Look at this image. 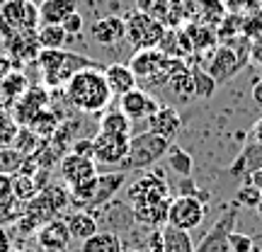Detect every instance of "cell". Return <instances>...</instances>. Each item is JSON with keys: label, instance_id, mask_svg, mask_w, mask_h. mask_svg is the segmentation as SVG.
Listing matches in <instances>:
<instances>
[{"label": "cell", "instance_id": "obj_43", "mask_svg": "<svg viewBox=\"0 0 262 252\" xmlns=\"http://www.w3.org/2000/svg\"><path fill=\"white\" fill-rule=\"evenodd\" d=\"M228 12H238V15H248V12H253V10L262 8L260 0H224Z\"/></svg>", "mask_w": 262, "mask_h": 252}, {"label": "cell", "instance_id": "obj_18", "mask_svg": "<svg viewBox=\"0 0 262 252\" xmlns=\"http://www.w3.org/2000/svg\"><path fill=\"white\" fill-rule=\"evenodd\" d=\"M3 41H5V49H8V56L12 61V65L37 61L39 51H41L37 41V32H22V34H15V37L3 39Z\"/></svg>", "mask_w": 262, "mask_h": 252}, {"label": "cell", "instance_id": "obj_26", "mask_svg": "<svg viewBox=\"0 0 262 252\" xmlns=\"http://www.w3.org/2000/svg\"><path fill=\"white\" fill-rule=\"evenodd\" d=\"M160 240H163V252H194L192 233L170 223L160 228Z\"/></svg>", "mask_w": 262, "mask_h": 252}, {"label": "cell", "instance_id": "obj_50", "mask_svg": "<svg viewBox=\"0 0 262 252\" xmlns=\"http://www.w3.org/2000/svg\"><path fill=\"white\" fill-rule=\"evenodd\" d=\"M0 252H12V240L5 228H0Z\"/></svg>", "mask_w": 262, "mask_h": 252}, {"label": "cell", "instance_id": "obj_3", "mask_svg": "<svg viewBox=\"0 0 262 252\" xmlns=\"http://www.w3.org/2000/svg\"><path fill=\"white\" fill-rule=\"evenodd\" d=\"M131 73L136 75V83L143 80L146 85H168V80L182 68H187L185 58H170L160 54L158 49H143L131 56Z\"/></svg>", "mask_w": 262, "mask_h": 252}, {"label": "cell", "instance_id": "obj_5", "mask_svg": "<svg viewBox=\"0 0 262 252\" xmlns=\"http://www.w3.org/2000/svg\"><path fill=\"white\" fill-rule=\"evenodd\" d=\"M39 29V8L32 0H3L0 3V37L10 39L22 32Z\"/></svg>", "mask_w": 262, "mask_h": 252}, {"label": "cell", "instance_id": "obj_4", "mask_svg": "<svg viewBox=\"0 0 262 252\" xmlns=\"http://www.w3.org/2000/svg\"><path fill=\"white\" fill-rule=\"evenodd\" d=\"M170 141L160 139L150 131H143V133H136V136H129V150H126V158L122 163V172L126 170H146L150 165H156L158 160L165 158L168 153Z\"/></svg>", "mask_w": 262, "mask_h": 252}, {"label": "cell", "instance_id": "obj_52", "mask_svg": "<svg viewBox=\"0 0 262 252\" xmlns=\"http://www.w3.org/2000/svg\"><path fill=\"white\" fill-rule=\"evenodd\" d=\"M250 185H253V187H257L262 192V168L255 170V172H250Z\"/></svg>", "mask_w": 262, "mask_h": 252}, {"label": "cell", "instance_id": "obj_32", "mask_svg": "<svg viewBox=\"0 0 262 252\" xmlns=\"http://www.w3.org/2000/svg\"><path fill=\"white\" fill-rule=\"evenodd\" d=\"M63 122L56 112H51V109H44V112H39L32 122H29V129L37 133L41 141H49L54 136V131L58 129V124Z\"/></svg>", "mask_w": 262, "mask_h": 252}, {"label": "cell", "instance_id": "obj_12", "mask_svg": "<svg viewBox=\"0 0 262 252\" xmlns=\"http://www.w3.org/2000/svg\"><path fill=\"white\" fill-rule=\"evenodd\" d=\"M182 12H185V22L216 29L228 15V8L224 0H185Z\"/></svg>", "mask_w": 262, "mask_h": 252}, {"label": "cell", "instance_id": "obj_49", "mask_svg": "<svg viewBox=\"0 0 262 252\" xmlns=\"http://www.w3.org/2000/svg\"><path fill=\"white\" fill-rule=\"evenodd\" d=\"M12 68H15V65H12L10 56H8V54H3V51H0V80H3V78H5V75H8L10 71H12Z\"/></svg>", "mask_w": 262, "mask_h": 252}, {"label": "cell", "instance_id": "obj_31", "mask_svg": "<svg viewBox=\"0 0 262 252\" xmlns=\"http://www.w3.org/2000/svg\"><path fill=\"white\" fill-rule=\"evenodd\" d=\"M100 131L104 133H122L131 136V119L122 109H104L100 117Z\"/></svg>", "mask_w": 262, "mask_h": 252}, {"label": "cell", "instance_id": "obj_45", "mask_svg": "<svg viewBox=\"0 0 262 252\" xmlns=\"http://www.w3.org/2000/svg\"><path fill=\"white\" fill-rule=\"evenodd\" d=\"M71 153L83 155V158H93V139H85V136L75 139L73 146H71Z\"/></svg>", "mask_w": 262, "mask_h": 252}, {"label": "cell", "instance_id": "obj_39", "mask_svg": "<svg viewBox=\"0 0 262 252\" xmlns=\"http://www.w3.org/2000/svg\"><path fill=\"white\" fill-rule=\"evenodd\" d=\"M17 122L12 119V114L10 109H3L0 107V148H10L12 146V141L17 136Z\"/></svg>", "mask_w": 262, "mask_h": 252}, {"label": "cell", "instance_id": "obj_48", "mask_svg": "<svg viewBox=\"0 0 262 252\" xmlns=\"http://www.w3.org/2000/svg\"><path fill=\"white\" fill-rule=\"evenodd\" d=\"M250 58H253L255 63L262 65V37H257V39L250 41Z\"/></svg>", "mask_w": 262, "mask_h": 252}, {"label": "cell", "instance_id": "obj_8", "mask_svg": "<svg viewBox=\"0 0 262 252\" xmlns=\"http://www.w3.org/2000/svg\"><path fill=\"white\" fill-rule=\"evenodd\" d=\"M126 150H129V136H122V133H104V131H100L93 139L95 165L122 168L124 158H126Z\"/></svg>", "mask_w": 262, "mask_h": 252}, {"label": "cell", "instance_id": "obj_53", "mask_svg": "<svg viewBox=\"0 0 262 252\" xmlns=\"http://www.w3.org/2000/svg\"><path fill=\"white\" fill-rule=\"evenodd\" d=\"M250 136H253L255 141H262V119L253 126V131H250Z\"/></svg>", "mask_w": 262, "mask_h": 252}, {"label": "cell", "instance_id": "obj_25", "mask_svg": "<svg viewBox=\"0 0 262 252\" xmlns=\"http://www.w3.org/2000/svg\"><path fill=\"white\" fill-rule=\"evenodd\" d=\"M102 73H104L107 85H110V93L117 95V97H122L124 93H129V90L136 87V75L131 73L129 65L112 63V65H107V68H102Z\"/></svg>", "mask_w": 262, "mask_h": 252}, {"label": "cell", "instance_id": "obj_47", "mask_svg": "<svg viewBox=\"0 0 262 252\" xmlns=\"http://www.w3.org/2000/svg\"><path fill=\"white\" fill-rule=\"evenodd\" d=\"M146 252H163V240H160V228H158V231H150L148 247H146Z\"/></svg>", "mask_w": 262, "mask_h": 252}, {"label": "cell", "instance_id": "obj_23", "mask_svg": "<svg viewBox=\"0 0 262 252\" xmlns=\"http://www.w3.org/2000/svg\"><path fill=\"white\" fill-rule=\"evenodd\" d=\"M168 209H170V199H163V201H156V204L131 209V216H134L136 223L148 225L153 231H158V228H163V225L168 223Z\"/></svg>", "mask_w": 262, "mask_h": 252}, {"label": "cell", "instance_id": "obj_14", "mask_svg": "<svg viewBox=\"0 0 262 252\" xmlns=\"http://www.w3.org/2000/svg\"><path fill=\"white\" fill-rule=\"evenodd\" d=\"M160 102L148 95L146 90H141V87H134L129 93H124L119 97V109H122L129 119H148L150 114L158 112Z\"/></svg>", "mask_w": 262, "mask_h": 252}, {"label": "cell", "instance_id": "obj_33", "mask_svg": "<svg viewBox=\"0 0 262 252\" xmlns=\"http://www.w3.org/2000/svg\"><path fill=\"white\" fill-rule=\"evenodd\" d=\"M37 41L41 49H63L68 41V34L61 25H39Z\"/></svg>", "mask_w": 262, "mask_h": 252}, {"label": "cell", "instance_id": "obj_34", "mask_svg": "<svg viewBox=\"0 0 262 252\" xmlns=\"http://www.w3.org/2000/svg\"><path fill=\"white\" fill-rule=\"evenodd\" d=\"M170 90L175 93V97H180L182 102H189L194 100V80H192V71H189V63L187 68H182L180 73H175L172 78L168 80Z\"/></svg>", "mask_w": 262, "mask_h": 252}, {"label": "cell", "instance_id": "obj_59", "mask_svg": "<svg viewBox=\"0 0 262 252\" xmlns=\"http://www.w3.org/2000/svg\"><path fill=\"white\" fill-rule=\"evenodd\" d=\"M3 109H5V107H3Z\"/></svg>", "mask_w": 262, "mask_h": 252}, {"label": "cell", "instance_id": "obj_1", "mask_svg": "<svg viewBox=\"0 0 262 252\" xmlns=\"http://www.w3.org/2000/svg\"><path fill=\"white\" fill-rule=\"evenodd\" d=\"M66 100L71 107H75L83 114H100L104 112L114 95L110 93V85L104 80L102 65L83 68L63 85Z\"/></svg>", "mask_w": 262, "mask_h": 252}, {"label": "cell", "instance_id": "obj_6", "mask_svg": "<svg viewBox=\"0 0 262 252\" xmlns=\"http://www.w3.org/2000/svg\"><path fill=\"white\" fill-rule=\"evenodd\" d=\"M124 27H126V37L131 44L136 47V51H143V49H158L160 39L165 34V25L158 22L156 17H150L146 12H139L134 10L124 17Z\"/></svg>", "mask_w": 262, "mask_h": 252}, {"label": "cell", "instance_id": "obj_44", "mask_svg": "<svg viewBox=\"0 0 262 252\" xmlns=\"http://www.w3.org/2000/svg\"><path fill=\"white\" fill-rule=\"evenodd\" d=\"M83 25H85V19L80 12H73V15H68V17L63 19V25L61 27L66 29V34L71 37V34H80L83 32Z\"/></svg>", "mask_w": 262, "mask_h": 252}, {"label": "cell", "instance_id": "obj_17", "mask_svg": "<svg viewBox=\"0 0 262 252\" xmlns=\"http://www.w3.org/2000/svg\"><path fill=\"white\" fill-rule=\"evenodd\" d=\"M146 122H148L150 133H156V136H160V139H165V141H172L180 133V129H182L180 112L175 107H168V104H160L158 112L150 114Z\"/></svg>", "mask_w": 262, "mask_h": 252}, {"label": "cell", "instance_id": "obj_41", "mask_svg": "<svg viewBox=\"0 0 262 252\" xmlns=\"http://www.w3.org/2000/svg\"><path fill=\"white\" fill-rule=\"evenodd\" d=\"M260 201H262V192L257 187H253L250 182H245L243 187L238 189V194H235V204L238 206H250V209H257Z\"/></svg>", "mask_w": 262, "mask_h": 252}, {"label": "cell", "instance_id": "obj_2", "mask_svg": "<svg viewBox=\"0 0 262 252\" xmlns=\"http://www.w3.org/2000/svg\"><path fill=\"white\" fill-rule=\"evenodd\" d=\"M37 65L41 71V83L49 90H56L63 87L78 71L83 68H95V61L73 51H66V49H41L37 56Z\"/></svg>", "mask_w": 262, "mask_h": 252}, {"label": "cell", "instance_id": "obj_20", "mask_svg": "<svg viewBox=\"0 0 262 252\" xmlns=\"http://www.w3.org/2000/svg\"><path fill=\"white\" fill-rule=\"evenodd\" d=\"M126 37V27H124V17H117V15H110V17H102L93 22L90 27V39L102 44V47H112L117 41H122Z\"/></svg>", "mask_w": 262, "mask_h": 252}, {"label": "cell", "instance_id": "obj_13", "mask_svg": "<svg viewBox=\"0 0 262 252\" xmlns=\"http://www.w3.org/2000/svg\"><path fill=\"white\" fill-rule=\"evenodd\" d=\"M235 221H238V204L233 201V206L226 211L219 221L214 223V228L202 238V243L194 247V252H228V235L235 231Z\"/></svg>", "mask_w": 262, "mask_h": 252}, {"label": "cell", "instance_id": "obj_15", "mask_svg": "<svg viewBox=\"0 0 262 252\" xmlns=\"http://www.w3.org/2000/svg\"><path fill=\"white\" fill-rule=\"evenodd\" d=\"M37 243L44 252H66L71 245V233L63 218H51L37 231Z\"/></svg>", "mask_w": 262, "mask_h": 252}, {"label": "cell", "instance_id": "obj_46", "mask_svg": "<svg viewBox=\"0 0 262 252\" xmlns=\"http://www.w3.org/2000/svg\"><path fill=\"white\" fill-rule=\"evenodd\" d=\"M12 196V177L10 175H0V201Z\"/></svg>", "mask_w": 262, "mask_h": 252}, {"label": "cell", "instance_id": "obj_55", "mask_svg": "<svg viewBox=\"0 0 262 252\" xmlns=\"http://www.w3.org/2000/svg\"><path fill=\"white\" fill-rule=\"evenodd\" d=\"M257 211H260V216H262V201H260V204H257Z\"/></svg>", "mask_w": 262, "mask_h": 252}, {"label": "cell", "instance_id": "obj_40", "mask_svg": "<svg viewBox=\"0 0 262 252\" xmlns=\"http://www.w3.org/2000/svg\"><path fill=\"white\" fill-rule=\"evenodd\" d=\"M22 209H25V204L17 201L15 196L3 199L0 201V228H5L8 223H17V218L22 216Z\"/></svg>", "mask_w": 262, "mask_h": 252}, {"label": "cell", "instance_id": "obj_36", "mask_svg": "<svg viewBox=\"0 0 262 252\" xmlns=\"http://www.w3.org/2000/svg\"><path fill=\"white\" fill-rule=\"evenodd\" d=\"M192 71V80H194V97H199V100H209V97H214L216 93V80L211 78V75L206 73V68H199V65H194V68H189Z\"/></svg>", "mask_w": 262, "mask_h": 252}, {"label": "cell", "instance_id": "obj_9", "mask_svg": "<svg viewBox=\"0 0 262 252\" xmlns=\"http://www.w3.org/2000/svg\"><path fill=\"white\" fill-rule=\"evenodd\" d=\"M206 214V201L199 196H175L168 209V223L182 231H194L202 225Z\"/></svg>", "mask_w": 262, "mask_h": 252}, {"label": "cell", "instance_id": "obj_58", "mask_svg": "<svg viewBox=\"0 0 262 252\" xmlns=\"http://www.w3.org/2000/svg\"><path fill=\"white\" fill-rule=\"evenodd\" d=\"M0 3H3V0H0Z\"/></svg>", "mask_w": 262, "mask_h": 252}, {"label": "cell", "instance_id": "obj_42", "mask_svg": "<svg viewBox=\"0 0 262 252\" xmlns=\"http://www.w3.org/2000/svg\"><path fill=\"white\" fill-rule=\"evenodd\" d=\"M228 247H231V252H253L255 240L243 233H238V231H233V233L228 235Z\"/></svg>", "mask_w": 262, "mask_h": 252}, {"label": "cell", "instance_id": "obj_16", "mask_svg": "<svg viewBox=\"0 0 262 252\" xmlns=\"http://www.w3.org/2000/svg\"><path fill=\"white\" fill-rule=\"evenodd\" d=\"M58 168H61V177L68 187H73L83 179H90L97 175V165L93 158H83V155H75V153H66L63 158L58 160Z\"/></svg>", "mask_w": 262, "mask_h": 252}, {"label": "cell", "instance_id": "obj_10", "mask_svg": "<svg viewBox=\"0 0 262 252\" xmlns=\"http://www.w3.org/2000/svg\"><path fill=\"white\" fill-rule=\"evenodd\" d=\"M170 185L165 182V177L160 172L153 175H143L141 179H136L129 189H126V199H129L131 209L136 206H146V204H156L163 199H170Z\"/></svg>", "mask_w": 262, "mask_h": 252}, {"label": "cell", "instance_id": "obj_29", "mask_svg": "<svg viewBox=\"0 0 262 252\" xmlns=\"http://www.w3.org/2000/svg\"><path fill=\"white\" fill-rule=\"evenodd\" d=\"M63 221H66V225H68L71 238L80 240V243H83L85 238H90L93 233L100 231V228H97V221H95V216L90 214V211H75V214H68Z\"/></svg>", "mask_w": 262, "mask_h": 252}, {"label": "cell", "instance_id": "obj_21", "mask_svg": "<svg viewBox=\"0 0 262 252\" xmlns=\"http://www.w3.org/2000/svg\"><path fill=\"white\" fill-rule=\"evenodd\" d=\"M27 87H29L27 75L22 73V71H17V68H12V71L0 80V107L10 109L22 95L27 93Z\"/></svg>", "mask_w": 262, "mask_h": 252}, {"label": "cell", "instance_id": "obj_51", "mask_svg": "<svg viewBox=\"0 0 262 252\" xmlns=\"http://www.w3.org/2000/svg\"><path fill=\"white\" fill-rule=\"evenodd\" d=\"M250 93H253V100H255V102L262 107V80H255V83H253V90H250Z\"/></svg>", "mask_w": 262, "mask_h": 252}, {"label": "cell", "instance_id": "obj_56", "mask_svg": "<svg viewBox=\"0 0 262 252\" xmlns=\"http://www.w3.org/2000/svg\"><path fill=\"white\" fill-rule=\"evenodd\" d=\"M124 252H141V250H124Z\"/></svg>", "mask_w": 262, "mask_h": 252}, {"label": "cell", "instance_id": "obj_24", "mask_svg": "<svg viewBox=\"0 0 262 252\" xmlns=\"http://www.w3.org/2000/svg\"><path fill=\"white\" fill-rule=\"evenodd\" d=\"M260 168H262V141H255L253 136H248L243 153L231 165V172L235 177H241V175H250V172H255Z\"/></svg>", "mask_w": 262, "mask_h": 252}, {"label": "cell", "instance_id": "obj_11", "mask_svg": "<svg viewBox=\"0 0 262 252\" xmlns=\"http://www.w3.org/2000/svg\"><path fill=\"white\" fill-rule=\"evenodd\" d=\"M49 102H51L49 87H44V85H29L27 93L10 107V114H12V119L17 122V126H29V122H32L39 112L49 109Z\"/></svg>", "mask_w": 262, "mask_h": 252}, {"label": "cell", "instance_id": "obj_35", "mask_svg": "<svg viewBox=\"0 0 262 252\" xmlns=\"http://www.w3.org/2000/svg\"><path fill=\"white\" fill-rule=\"evenodd\" d=\"M41 146H44V141L39 139V136L29 129V126H19L17 136H15V141H12V148L19 150L22 155H34Z\"/></svg>", "mask_w": 262, "mask_h": 252}, {"label": "cell", "instance_id": "obj_28", "mask_svg": "<svg viewBox=\"0 0 262 252\" xmlns=\"http://www.w3.org/2000/svg\"><path fill=\"white\" fill-rule=\"evenodd\" d=\"M185 32L189 34L192 41V54H211L219 47V37H216V29L211 27H202V25H185Z\"/></svg>", "mask_w": 262, "mask_h": 252}, {"label": "cell", "instance_id": "obj_19", "mask_svg": "<svg viewBox=\"0 0 262 252\" xmlns=\"http://www.w3.org/2000/svg\"><path fill=\"white\" fill-rule=\"evenodd\" d=\"M124 182H126V172H122V170L97 175V187H95V194H93V199H90V204H88L85 211H93L97 206L110 204L114 196L119 194V189L124 187Z\"/></svg>", "mask_w": 262, "mask_h": 252}, {"label": "cell", "instance_id": "obj_54", "mask_svg": "<svg viewBox=\"0 0 262 252\" xmlns=\"http://www.w3.org/2000/svg\"><path fill=\"white\" fill-rule=\"evenodd\" d=\"M170 3H172V5H182L185 0H170Z\"/></svg>", "mask_w": 262, "mask_h": 252}, {"label": "cell", "instance_id": "obj_22", "mask_svg": "<svg viewBox=\"0 0 262 252\" xmlns=\"http://www.w3.org/2000/svg\"><path fill=\"white\" fill-rule=\"evenodd\" d=\"M39 8V25H63L68 15L78 12V0H41Z\"/></svg>", "mask_w": 262, "mask_h": 252}, {"label": "cell", "instance_id": "obj_38", "mask_svg": "<svg viewBox=\"0 0 262 252\" xmlns=\"http://www.w3.org/2000/svg\"><path fill=\"white\" fill-rule=\"evenodd\" d=\"M22 163H25V155L15 150L12 146L10 148H0V175H10V177H15L22 168Z\"/></svg>", "mask_w": 262, "mask_h": 252}, {"label": "cell", "instance_id": "obj_30", "mask_svg": "<svg viewBox=\"0 0 262 252\" xmlns=\"http://www.w3.org/2000/svg\"><path fill=\"white\" fill-rule=\"evenodd\" d=\"M165 163H168V168L180 175V177H192V170H194V160L189 155L185 148H180V146H168V153H165Z\"/></svg>", "mask_w": 262, "mask_h": 252}, {"label": "cell", "instance_id": "obj_37", "mask_svg": "<svg viewBox=\"0 0 262 252\" xmlns=\"http://www.w3.org/2000/svg\"><path fill=\"white\" fill-rule=\"evenodd\" d=\"M39 192H41V189H39L34 177H27V175H15V177H12V196H15L17 201H22V204L32 201Z\"/></svg>", "mask_w": 262, "mask_h": 252}, {"label": "cell", "instance_id": "obj_27", "mask_svg": "<svg viewBox=\"0 0 262 252\" xmlns=\"http://www.w3.org/2000/svg\"><path fill=\"white\" fill-rule=\"evenodd\" d=\"M80 252H124V243L117 231H97L83 240Z\"/></svg>", "mask_w": 262, "mask_h": 252}, {"label": "cell", "instance_id": "obj_57", "mask_svg": "<svg viewBox=\"0 0 262 252\" xmlns=\"http://www.w3.org/2000/svg\"><path fill=\"white\" fill-rule=\"evenodd\" d=\"M260 80H262V73H260Z\"/></svg>", "mask_w": 262, "mask_h": 252}, {"label": "cell", "instance_id": "obj_7", "mask_svg": "<svg viewBox=\"0 0 262 252\" xmlns=\"http://www.w3.org/2000/svg\"><path fill=\"white\" fill-rule=\"evenodd\" d=\"M250 51H238V49L221 44L209 54V65H206V73L216 80V85H224L233 78L241 68L245 65V56Z\"/></svg>", "mask_w": 262, "mask_h": 252}]
</instances>
